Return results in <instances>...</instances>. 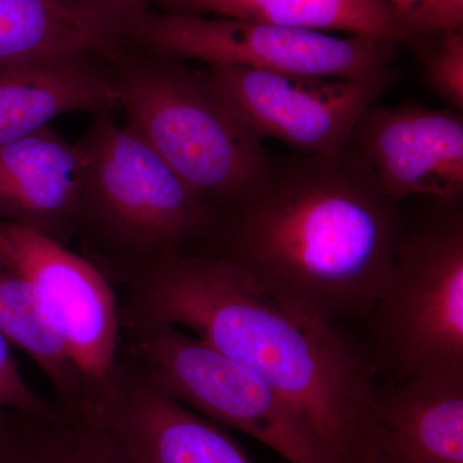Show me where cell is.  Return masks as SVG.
<instances>
[{"instance_id":"cell-1","label":"cell","mask_w":463,"mask_h":463,"mask_svg":"<svg viewBox=\"0 0 463 463\" xmlns=\"http://www.w3.org/2000/svg\"><path fill=\"white\" fill-rule=\"evenodd\" d=\"M401 233L398 203L347 145L276 166L263 190L228 210L215 255L282 306L336 327L370 315Z\"/></svg>"},{"instance_id":"cell-2","label":"cell","mask_w":463,"mask_h":463,"mask_svg":"<svg viewBox=\"0 0 463 463\" xmlns=\"http://www.w3.org/2000/svg\"><path fill=\"white\" fill-rule=\"evenodd\" d=\"M127 279L124 313L176 326L230 356L355 463L376 368L339 328L282 306L216 255H161L130 264Z\"/></svg>"},{"instance_id":"cell-3","label":"cell","mask_w":463,"mask_h":463,"mask_svg":"<svg viewBox=\"0 0 463 463\" xmlns=\"http://www.w3.org/2000/svg\"><path fill=\"white\" fill-rule=\"evenodd\" d=\"M125 61L111 75L115 105L197 199L230 210L263 190L276 166L203 74L156 54Z\"/></svg>"},{"instance_id":"cell-4","label":"cell","mask_w":463,"mask_h":463,"mask_svg":"<svg viewBox=\"0 0 463 463\" xmlns=\"http://www.w3.org/2000/svg\"><path fill=\"white\" fill-rule=\"evenodd\" d=\"M121 361L151 388L288 463H345L257 374L190 332L121 312Z\"/></svg>"},{"instance_id":"cell-5","label":"cell","mask_w":463,"mask_h":463,"mask_svg":"<svg viewBox=\"0 0 463 463\" xmlns=\"http://www.w3.org/2000/svg\"><path fill=\"white\" fill-rule=\"evenodd\" d=\"M457 203L408 233L367 316L371 362L401 380L463 373V218Z\"/></svg>"},{"instance_id":"cell-6","label":"cell","mask_w":463,"mask_h":463,"mask_svg":"<svg viewBox=\"0 0 463 463\" xmlns=\"http://www.w3.org/2000/svg\"><path fill=\"white\" fill-rule=\"evenodd\" d=\"M106 112H99L80 142V227L130 264L181 251L214 224L215 213L138 134Z\"/></svg>"},{"instance_id":"cell-7","label":"cell","mask_w":463,"mask_h":463,"mask_svg":"<svg viewBox=\"0 0 463 463\" xmlns=\"http://www.w3.org/2000/svg\"><path fill=\"white\" fill-rule=\"evenodd\" d=\"M129 39L148 53L173 60L358 81H390L397 48L370 36L339 38L257 21L152 11Z\"/></svg>"},{"instance_id":"cell-8","label":"cell","mask_w":463,"mask_h":463,"mask_svg":"<svg viewBox=\"0 0 463 463\" xmlns=\"http://www.w3.org/2000/svg\"><path fill=\"white\" fill-rule=\"evenodd\" d=\"M0 246L33 282L44 315L74 364L91 420L120 373L121 304L108 277L63 243L0 222Z\"/></svg>"},{"instance_id":"cell-9","label":"cell","mask_w":463,"mask_h":463,"mask_svg":"<svg viewBox=\"0 0 463 463\" xmlns=\"http://www.w3.org/2000/svg\"><path fill=\"white\" fill-rule=\"evenodd\" d=\"M207 83L259 141L279 139L307 156L349 145L389 80L358 81L209 65Z\"/></svg>"},{"instance_id":"cell-10","label":"cell","mask_w":463,"mask_h":463,"mask_svg":"<svg viewBox=\"0 0 463 463\" xmlns=\"http://www.w3.org/2000/svg\"><path fill=\"white\" fill-rule=\"evenodd\" d=\"M449 109L371 106L349 145L386 197L458 203L463 194V118Z\"/></svg>"},{"instance_id":"cell-11","label":"cell","mask_w":463,"mask_h":463,"mask_svg":"<svg viewBox=\"0 0 463 463\" xmlns=\"http://www.w3.org/2000/svg\"><path fill=\"white\" fill-rule=\"evenodd\" d=\"M87 422L129 463H254L221 425L151 388L123 362L112 394Z\"/></svg>"},{"instance_id":"cell-12","label":"cell","mask_w":463,"mask_h":463,"mask_svg":"<svg viewBox=\"0 0 463 463\" xmlns=\"http://www.w3.org/2000/svg\"><path fill=\"white\" fill-rule=\"evenodd\" d=\"M85 157L51 127L0 146V222L66 245L80 228Z\"/></svg>"},{"instance_id":"cell-13","label":"cell","mask_w":463,"mask_h":463,"mask_svg":"<svg viewBox=\"0 0 463 463\" xmlns=\"http://www.w3.org/2000/svg\"><path fill=\"white\" fill-rule=\"evenodd\" d=\"M361 444L386 463H463V373L408 377L376 392Z\"/></svg>"},{"instance_id":"cell-14","label":"cell","mask_w":463,"mask_h":463,"mask_svg":"<svg viewBox=\"0 0 463 463\" xmlns=\"http://www.w3.org/2000/svg\"><path fill=\"white\" fill-rule=\"evenodd\" d=\"M97 56L0 61V146L50 127L61 115L115 106Z\"/></svg>"},{"instance_id":"cell-15","label":"cell","mask_w":463,"mask_h":463,"mask_svg":"<svg viewBox=\"0 0 463 463\" xmlns=\"http://www.w3.org/2000/svg\"><path fill=\"white\" fill-rule=\"evenodd\" d=\"M164 14L257 21L269 25L343 32L399 44L413 35L383 0H151Z\"/></svg>"},{"instance_id":"cell-16","label":"cell","mask_w":463,"mask_h":463,"mask_svg":"<svg viewBox=\"0 0 463 463\" xmlns=\"http://www.w3.org/2000/svg\"><path fill=\"white\" fill-rule=\"evenodd\" d=\"M123 42L62 0H0V61L115 54Z\"/></svg>"},{"instance_id":"cell-17","label":"cell","mask_w":463,"mask_h":463,"mask_svg":"<svg viewBox=\"0 0 463 463\" xmlns=\"http://www.w3.org/2000/svg\"><path fill=\"white\" fill-rule=\"evenodd\" d=\"M0 334L38 365L57 394L61 412L80 417L85 405L80 376L48 322L33 282L2 246Z\"/></svg>"},{"instance_id":"cell-18","label":"cell","mask_w":463,"mask_h":463,"mask_svg":"<svg viewBox=\"0 0 463 463\" xmlns=\"http://www.w3.org/2000/svg\"><path fill=\"white\" fill-rule=\"evenodd\" d=\"M29 447L32 463H129L99 426L63 414L56 421H43Z\"/></svg>"},{"instance_id":"cell-19","label":"cell","mask_w":463,"mask_h":463,"mask_svg":"<svg viewBox=\"0 0 463 463\" xmlns=\"http://www.w3.org/2000/svg\"><path fill=\"white\" fill-rule=\"evenodd\" d=\"M11 412L48 422L62 414L58 405L48 403L30 388L12 354L11 344L0 334V420Z\"/></svg>"},{"instance_id":"cell-20","label":"cell","mask_w":463,"mask_h":463,"mask_svg":"<svg viewBox=\"0 0 463 463\" xmlns=\"http://www.w3.org/2000/svg\"><path fill=\"white\" fill-rule=\"evenodd\" d=\"M425 80L453 109H463V32L441 35L437 50L426 56Z\"/></svg>"},{"instance_id":"cell-21","label":"cell","mask_w":463,"mask_h":463,"mask_svg":"<svg viewBox=\"0 0 463 463\" xmlns=\"http://www.w3.org/2000/svg\"><path fill=\"white\" fill-rule=\"evenodd\" d=\"M69 7L99 21L127 41L148 14L151 0H62Z\"/></svg>"},{"instance_id":"cell-22","label":"cell","mask_w":463,"mask_h":463,"mask_svg":"<svg viewBox=\"0 0 463 463\" xmlns=\"http://www.w3.org/2000/svg\"><path fill=\"white\" fill-rule=\"evenodd\" d=\"M402 21L413 38L462 32L463 0H421L405 12Z\"/></svg>"},{"instance_id":"cell-23","label":"cell","mask_w":463,"mask_h":463,"mask_svg":"<svg viewBox=\"0 0 463 463\" xmlns=\"http://www.w3.org/2000/svg\"><path fill=\"white\" fill-rule=\"evenodd\" d=\"M0 463H29V438L12 430L8 416L0 420Z\"/></svg>"},{"instance_id":"cell-24","label":"cell","mask_w":463,"mask_h":463,"mask_svg":"<svg viewBox=\"0 0 463 463\" xmlns=\"http://www.w3.org/2000/svg\"><path fill=\"white\" fill-rule=\"evenodd\" d=\"M355 463H386L377 453L365 444H359Z\"/></svg>"},{"instance_id":"cell-25","label":"cell","mask_w":463,"mask_h":463,"mask_svg":"<svg viewBox=\"0 0 463 463\" xmlns=\"http://www.w3.org/2000/svg\"><path fill=\"white\" fill-rule=\"evenodd\" d=\"M383 2L388 3L390 7L394 8L398 12L399 16L402 17L405 12L410 11L411 8L414 7L417 3L421 2V0H383Z\"/></svg>"},{"instance_id":"cell-26","label":"cell","mask_w":463,"mask_h":463,"mask_svg":"<svg viewBox=\"0 0 463 463\" xmlns=\"http://www.w3.org/2000/svg\"><path fill=\"white\" fill-rule=\"evenodd\" d=\"M29 463H32V461H30V448H29Z\"/></svg>"}]
</instances>
